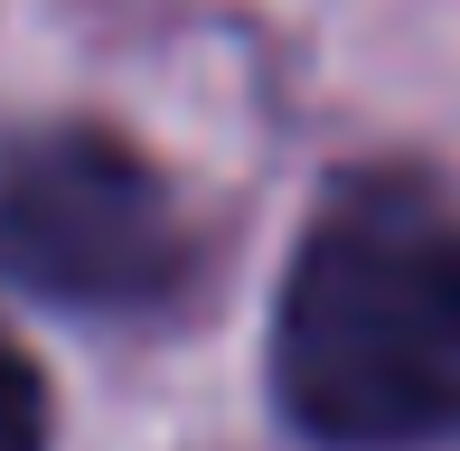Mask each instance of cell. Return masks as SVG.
I'll list each match as a JSON object with an SVG mask.
<instances>
[{
  "instance_id": "cell-3",
  "label": "cell",
  "mask_w": 460,
  "mask_h": 451,
  "mask_svg": "<svg viewBox=\"0 0 460 451\" xmlns=\"http://www.w3.org/2000/svg\"><path fill=\"white\" fill-rule=\"evenodd\" d=\"M0 451H48V376L19 339H0Z\"/></svg>"
},
{
  "instance_id": "cell-2",
  "label": "cell",
  "mask_w": 460,
  "mask_h": 451,
  "mask_svg": "<svg viewBox=\"0 0 460 451\" xmlns=\"http://www.w3.org/2000/svg\"><path fill=\"white\" fill-rule=\"evenodd\" d=\"M0 282L66 311H151L188 282L179 189L94 122L0 132Z\"/></svg>"
},
{
  "instance_id": "cell-1",
  "label": "cell",
  "mask_w": 460,
  "mask_h": 451,
  "mask_svg": "<svg viewBox=\"0 0 460 451\" xmlns=\"http://www.w3.org/2000/svg\"><path fill=\"white\" fill-rule=\"evenodd\" d=\"M273 395L329 451L460 442V217L367 198L310 226L273 311Z\"/></svg>"
}]
</instances>
